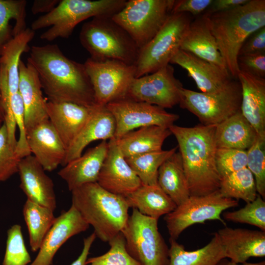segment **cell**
I'll return each instance as SVG.
<instances>
[{
	"label": "cell",
	"instance_id": "7402d4cb",
	"mask_svg": "<svg viewBox=\"0 0 265 265\" xmlns=\"http://www.w3.org/2000/svg\"><path fill=\"white\" fill-rule=\"evenodd\" d=\"M96 106L89 107L71 102L46 101V110L49 120L66 150L83 127Z\"/></svg>",
	"mask_w": 265,
	"mask_h": 265
},
{
	"label": "cell",
	"instance_id": "681fc988",
	"mask_svg": "<svg viewBox=\"0 0 265 265\" xmlns=\"http://www.w3.org/2000/svg\"><path fill=\"white\" fill-rule=\"evenodd\" d=\"M96 238L93 232L83 239V246L81 253L79 257L70 265H86L91 247Z\"/></svg>",
	"mask_w": 265,
	"mask_h": 265
},
{
	"label": "cell",
	"instance_id": "e0dca14e",
	"mask_svg": "<svg viewBox=\"0 0 265 265\" xmlns=\"http://www.w3.org/2000/svg\"><path fill=\"white\" fill-rule=\"evenodd\" d=\"M89 225L72 205L70 209L56 218L44 238L38 253L29 265H51L61 246L70 238L86 231Z\"/></svg>",
	"mask_w": 265,
	"mask_h": 265
},
{
	"label": "cell",
	"instance_id": "f6af8a7d",
	"mask_svg": "<svg viewBox=\"0 0 265 265\" xmlns=\"http://www.w3.org/2000/svg\"><path fill=\"white\" fill-rule=\"evenodd\" d=\"M212 1L213 0H174L172 13H186L199 16Z\"/></svg>",
	"mask_w": 265,
	"mask_h": 265
},
{
	"label": "cell",
	"instance_id": "7bdbcfd3",
	"mask_svg": "<svg viewBox=\"0 0 265 265\" xmlns=\"http://www.w3.org/2000/svg\"><path fill=\"white\" fill-rule=\"evenodd\" d=\"M10 105L19 131V137L17 142L15 151L22 159L31 155V152L27 142L24 106L19 92L12 97Z\"/></svg>",
	"mask_w": 265,
	"mask_h": 265
},
{
	"label": "cell",
	"instance_id": "d6986e66",
	"mask_svg": "<svg viewBox=\"0 0 265 265\" xmlns=\"http://www.w3.org/2000/svg\"><path fill=\"white\" fill-rule=\"evenodd\" d=\"M19 70L18 92L24 106L27 134L36 126L49 120L46 110L47 101L43 97L39 79L34 67L21 60Z\"/></svg>",
	"mask_w": 265,
	"mask_h": 265
},
{
	"label": "cell",
	"instance_id": "d4e9b609",
	"mask_svg": "<svg viewBox=\"0 0 265 265\" xmlns=\"http://www.w3.org/2000/svg\"><path fill=\"white\" fill-rule=\"evenodd\" d=\"M108 143L103 140L80 157L67 163L58 172L67 184L69 190L86 184L96 183L106 157Z\"/></svg>",
	"mask_w": 265,
	"mask_h": 265
},
{
	"label": "cell",
	"instance_id": "277c9868",
	"mask_svg": "<svg viewBox=\"0 0 265 265\" xmlns=\"http://www.w3.org/2000/svg\"><path fill=\"white\" fill-rule=\"evenodd\" d=\"M72 205L94 229L96 237L108 242L125 227L130 208L126 197L112 193L97 182L71 191Z\"/></svg>",
	"mask_w": 265,
	"mask_h": 265
},
{
	"label": "cell",
	"instance_id": "d590c367",
	"mask_svg": "<svg viewBox=\"0 0 265 265\" xmlns=\"http://www.w3.org/2000/svg\"><path fill=\"white\" fill-rule=\"evenodd\" d=\"M178 146L168 150L147 153L125 158L142 184L158 185V170L163 162L175 153Z\"/></svg>",
	"mask_w": 265,
	"mask_h": 265
},
{
	"label": "cell",
	"instance_id": "484cf974",
	"mask_svg": "<svg viewBox=\"0 0 265 265\" xmlns=\"http://www.w3.org/2000/svg\"><path fill=\"white\" fill-rule=\"evenodd\" d=\"M115 122L106 106H96L93 113L72 143L66 150L62 165L80 157L84 148L91 142L114 138Z\"/></svg>",
	"mask_w": 265,
	"mask_h": 265
},
{
	"label": "cell",
	"instance_id": "7c38bea8",
	"mask_svg": "<svg viewBox=\"0 0 265 265\" xmlns=\"http://www.w3.org/2000/svg\"><path fill=\"white\" fill-rule=\"evenodd\" d=\"M90 80L96 104L108 103L126 98L129 88L135 78V68L115 60L88 58L84 63Z\"/></svg>",
	"mask_w": 265,
	"mask_h": 265
},
{
	"label": "cell",
	"instance_id": "e575fe53",
	"mask_svg": "<svg viewBox=\"0 0 265 265\" xmlns=\"http://www.w3.org/2000/svg\"><path fill=\"white\" fill-rule=\"evenodd\" d=\"M218 191L223 197L253 201L258 194L253 174L245 167L220 178Z\"/></svg>",
	"mask_w": 265,
	"mask_h": 265
},
{
	"label": "cell",
	"instance_id": "7a4b0ae2",
	"mask_svg": "<svg viewBox=\"0 0 265 265\" xmlns=\"http://www.w3.org/2000/svg\"><path fill=\"white\" fill-rule=\"evenodd\" d=\"M215 126L199 124L184 127L174 124L169 128L178 142L190 196L205 195L219 189Z\"/></svg>",
	"mask_w": 265,
	"mask_h": 265
},
{
	"label": "cell",
	"instance_id": "f1b7e54d",
	"mask_svg": "<svg viewBox=\"0 0 265 265\" xmlns=\"http://www.w3.org/2000/svg\"><path fill=\"white\" fill-rule=\"evenodd\" d=\"M257 135L256 131L240 110L215 126L217 148L247 150L253 144Z\"/></svg>",
	"mask_w": 265,
	"mask_h": 265
},
{
	"label": "cell",
	"instance_id": "f907efd6",
	"mask_svg": "<svg viewBox=\"0 0 265 265\" xmlns=\"http://www.w3.org/2000/svg\"><path fill=\"white\" fill-rule=\"evenodd\" d=\"M217 265H265V262L264 261L257 263L246 262L243 264H237L227 260V258H225L222 260Z\"/></svg>",
	"mask_w": 265,
	"mask_h": 265
},
{
	"label": "cell",
	"instance_id": "ffe728a7",
	"mask_svg": "<svg viewBox=\"0 0 265 265\" xmlns=\"http://www.w3.org/2000/svg\"><path fill=\"white\" fill-rule=\"evenodd\" d=\"M45 171L33 156L22 158L18 172L20 187L27 200L54 211L56 207L54 184Z\"/></svg>",
	"mask_w": 265,
	"mask_h": 265
},
{
	"label": "cell",
	"instance_id": "bcb514c9",
	"mask_svg": "<svg viewBox=\"0 0 265 265\" xmlns=\"http://www.w3.org/2000/svg\"><path fill=\"white\" fill-rule=\"evenodd\" d=\"M263 52H265V26L254 32L247 37L239 50L238 55Z\"/></svg>",
	"mask_w": 265,
	"mask_h": 265
},
{
	"label": "cell",
	"instance_id": "cb8c5ba5",
	"mask_svg": "<svg viewBox=\"0 0 265 265\" xmlns=\"http://www.w3.org/2000/svg\"><path fill=\"white\" fill-rule=\"evenodd\" d=\"M180 49L227 70L211 30L207 13H203L191 21L184 34Z\"/></svg>",
	"mask_w": 265,
	"mask_h": 265
},
{
	"label": "cell",
	"instance_id": "2e32d148",
	"mask_svg": "<svg viewBox=\"0 0 265 265\" xmlns=\"http://www.w3.org/2000/svg\"><path fill=\"white\" fill-rule=\"evenodd\" d=\"M35 31L26 28L4 45L0 53V92L5 112L10 110L12 97L18 92L19 63L22 54L30 49Z\"/></svg>",
	"mask_w": 265,
	"mask_h": 265
},
{
	"label": "cell",
	"instance_id": "44dd1931",
	"mask_svg": "<svg viewBox=\"0 0 265 265\" xmlns=\"http://www.w3.org/2000/svg\"><path fill=\"white\" fill-rule=\"evenodd\" d=\"M217 233L226 257L243 264L252 257L265 256V231L225 226Z\"/></svg>",
	"mask_w": 265,
	"mask_h": 265
},
{
	"label": "cell",
	"instance_id": "603a6c76",
	"mask_svg": "<svg viewBox=\"0 0 265 265\" xmlns=\"http://www.w3.org/2000/svg\"><path fill=\"white\" fill-rule=\"evenodd\" d=\"M26 138L31 153L45 171H52L62 165L66 149L49 120L30 131Z\"/></svg>",
	"mask_w": 265,
	"mask_h": 265
},
{
	"label": "cell",
	"instance_id": "816d5d0a",
	"mask_svg": "<svg viewBox=\"0 0 265 265\" xmlns=\"http://www.w3.org/2000/svg\"><path fill=\"white\" fill-rule=\"evenodd\" d=\"M5 109L3 100L0 92V129L5 122Z\"/></svg>",
	"mask_w": 265,
	"mask_h": 265
},
{
	"label": "cell",
	"instance_id": "c3c4849f",
	"mask_svg": "<svg viewBox=\"0 0 265 265\" xmlns=\"http://www.w3.org/2000/svg\"><path fill=\"white\" fill-rule=\"evenodd\" d=\"M59 1L58 0H35L33 2L31 11L33 14H47L53 10Z\"/></svg>",
	"mask_w": 265,
	"mask_h": 265
},
{
	"label": "cell",
	"instance_id": "30bf717a",
	"mask_svg": "<svg viewBox=\"0 0 265 265\" xmlns=\"http://www.w3.org/2000/svg\"><path fill=\"white\" fill-rule=\"evenodd\" d=\"M241 103L240 83L232 79L215 92H198L183 88L179 105L196 116L201 124L216 125L240 110Z\"/></svg>",
	"mask_w": 265,
	"mask_h": 265
},
{
	"label": "cell",
	"instance_id": "8fae6325",
	"mask_svg": "<svg viewBox=\"0 0 265 265\" xmlns=\"http://www.w3.org/2000/svg\"><path fill=\"white\" fill-rule=\"evenodd\" d=\"M238 205V200L224 197L218 190L203 196H190L164 215L170 238L177 240L186 228L196 224H204L208 220H218L226 226L221 213Z\"/></svg>",
	"mask_w": 265,
	"mask_h": 265
},
{
	"label": "cell",
	"instance_id": "7dc6e473",
	"mask_svg": "<svg viewBox=\"0 0 265 265\" xmlns=\"http://www.w3.org/2000/svg\"><path fill=\"white\" fill-rule=\"evenodd\" d=\"M249 0H215L205 12L208 14L228 11L246 3Z\"/></svg>",
	"mask_w": 265,
	"mask_h": 265
},
{
	"label": "cell",
	"instance_id": "60d3db41",
	"mask_svg": "<svg viewBox=\"0 0 265 265\" xmlns=\"http://www.w3.org/2000/svg\"><path fill=\"white\" fill-rule=\"evenodd\" d=\"M21 159L9 142L4 123L0 129V183L18 173Z\"/></svg>",
	"mask_w": 265,
	"mask_h": 265
},
{
	"label": "cell",
	"instance_id": "8992f818",
	"mask_svg": "<svg viewBox=\"0 0 265 265\" xmlns=\"http://www.w3.org/2000/svg\"><path fill=\"white\" fill-rule=\"evenodd\" d=\"M82 46L97 60L110 59L134 65L139 49L111 17H96L85 23L80 33Z\"/></svg>",
	"mask_w": 265,
	"mask_h": 265
},
{
	"label": "cell",
	"instance_id": "3957f363",
	"mask_svg": "<svg viewBox=\"0 0 265 265\" xmlns=\"http://www.w3.org/2000/svg\"><path fill=\"white\" fill-rule=\"evenodd\" d=\"M209 22L229 74L238 79L241 47L252 33L265 26V0H249L234 9L209 14Z\"/></svg>",
	"mask_w": 265,
	"mask_h": 265
},
{
	"label": "cell",
	"instance_id": "836d02e7",
	"mask_svg": "<svg viewBox=\"0 0 265 265\" xmlns=\"http://www.w3.org/2000/svg\"><path fill=\"white\" fill-rule=\"evenodd\" d=\"M25 0H0V53L5 44L26 28Z\"/></svg>",
	"mask_w": 265,
	"mask_h": 265
},
{
	"label": "cell",
	"instance_id": "5b68a950",
	"mask_svg": "<svg viewBox=\"0 0 265 265\" xmlns=\"http://www.w3.org/2000/svg\"><path fill=\"white\" fill-rule=\"evenodd\" d=\"M125 0H61L51 12L34 21V31L50 26L40 38L52 41L68 38L79 23L89 18L112 17L124 6Z\"/></svg>",
	"mask_w": 265,
	"mask_h": 265
},
{
	"label": "cell",
	"instance_id": "ee69618b",
	"mask_svg": "<svg viewBox=\"0 0 265 265\" xmlns=\"http://www.w3.org/2000/svg\"><path fill=\"white\" fill-rule=\"evenodd\" d=\"M237 63L239 71L265 79V52L238 55Z\"/></svg>",
	"mask_w": 265,
	"mask_h": 265
},
{
	"label": "cell",
	"instance_id": "f35d334b",
	"mask_svg": "<svg viewBox=\"0 0 265 265\" xmlns=\"http://www.w3.org/2000/svg\"><path fill=\"white\" fill-rule=\"evenodd\" d=\"M224 220L247 224L265 231V201L259 194L253 201L246 203L243 208L223 213Z\"/></svg>",
	"mask_w": 265,
	"mask_h": 265
},
{
	"label": "cell",
	"instance_id": "ac0fdd59",
	"mask_svg": "<svg viewBox=\"0 0 265 265\" xmlns=\"http://www.w3.org/2000/svg\"><path fill=\"white\" fill-rule=\"evenodd\" d=\"M170 63L177 64L186 70L201 92L219 91L234 79L227 69L181 49L176 52Z\"/></svg>",
	"mask_w": 265,
	"mask_h": 265
},
{
	"label": "cell",
	"instance_id": "1f68e13d",
	"mask_svg": "<svg viewBox=\"0 0 265 265\" xmlns=\"http://www.w3.org/2000/svg\"><path fill=\"white\" fill-rule=\"evenodd\" d=\"M158 185L177 206L190 196L179 152H175L161 165L158 170Z\"/></svg>",
	"mask_w": 265,
	"mask_h": 265
},
{
	"label": "cell",
	"instance_id": "d6a6232c",
	"mask_svg": "<svg viewBox=\"0 0 265 265\" xmlns=\"http://www.w3.org/2000/svg\"><path fill=\"white\" fill-rule=\"evenodd\" d=\"M23 213L26 224L32 252L38 251L56 218L50 209L26 200Z\"/></svg>",
	"mask_w": 265,
	"mask_h": 265
},
{
	"label": "cell",
	"instance_id": "4316f807",
	"mask_svg": "<svg viewBox=\"0 0 265 265\" xmlns=\"http://www.w3.org/2000/svg\"><path fill=\"white\" fill-rule=\"evenodd\" d=\"M240 111L259 135H265V79L239 71Z\"/></svg>",
	"mask_w": 265,
	"mask_h": 265
},
{
	"label": "cell",
	"instance_id": "52a82bcc",
	"mask_svg": "<svg viewBox=\"0 0 265 265\" xmlns=\"http://www.w3.org/2000/svg\"><path fill=\"white\" fill-rule=\"evenodd\" d=\"M174 0H130L111 18L139 50L158 32L172 14Z\"/></svg>",
	"mask_w": 265,
	"mask_h": 265
},
{
	"label": "cell",
	"instance_id": "74e56055",
	"mask_svg": "<svg viewBox=\"0 0 265 265\" xmlns=\"http://www.w3.org/2000/svg\"><path fill=\"white\" fill-rule=\"evenodd\" d=\"M247 167L254 178L257 193L265 199V135L257 134L255 141L246 150Z\"/></svg>",
	"mask_w": 265,
	"mask_h": 265
},
{
	"label": "cell",
	"instance_id": "5bb4252c",
	"mask_svg": "<svg viewBox=\"0 0 265 265\" xmlns=\"http://www.w3.org/2000/svg\"><path fill=\"white\" fill-rule=\"evenodd\" d=\"M183 88L175 77L174 68L169 64L153 73L134 78L126 98L164 109L172 108L179 104Z\"/></svg>",
	"mask_w": 265,
	"mask_h": 265
},
{
	"label": "cell",
	"instance_id": "4dcf8cb0",
	"mask_svg": "<svg viewBox=\"0 0 265 265\" xmlns=\"http://www.w3.org/2000/svg\"><path fill=\"white\" fill-rule=\"evenodd\" d=\"M126 198L130 208L136 209L141 214L158 220L177 207L158 185L142 184Z\"/></svg>",
	"mask_w": 265,
	"mask_h": 265
},
{
	"label": "cell",
	"instance_id": "83f0119b",
	"mask_svg": "<svg viewBox=\"0 0 265 265\" xmlns=\"http://www.w3.org/2000/svg\"><path fill=\"white\" fill-rule=\"evenodd\" d=\"M171 134L168 128L151 126L129 132L115 140L124 157L127 158L161 150L164 141Z\"/></svg>",
	"mask_w": 265,
	"mask_h": 265
},
{
	"label": "cell",
	"instance_id": "9c48e42d",
	"mask_svg": "<svg viewBox=\"0 0 265 265\" xmlns=\"http://www.w3.org/2000/svg\"><path fill=\"white\" fill-rule=\"evenodd\" d=\"M122 233L128 253L142 265H169V247L159 231L158 220L133 208Z\"/></svg>",
	"mask_w": 265,
	"mask_h": 265
},
{
	"label": "cell",
	"instance_id": "4fadbf2b",
	"mask_svg": "<svg viewBox=\"0 0 265 265\" xmlns=\"http://www.w3.org/2000/svg\"><path fill=\"white\" fill-rule=\"evenodd\" d=\"M115 122L114 139H117L135 129L157 126L169 128L179 115L148 103L125 98L106 106Z\"/></svg>",
	"mask_w": 265,
	"mask_h": 265
},
{
	"label": "cell",
	"instance_id": "6da1fadb",
	"mask_svg": "<svg viewBox=\"0 0 265 265\" xmlns=\"http://www.w3.org/2000/svg\"><path fill=\"white\" fill-rule=\"evenodd\" d=\"M27 62L36 70L48 101L97 106L84 64L64 54L56 44L32 46Z\"/></svg>",
	"mask_w": 265,
	"mask_h": 265
},
{
	"label": "cell",
	"instance_id": "8d00e7d4",
	"mask_svg": "<svg viewBox=\"0 0 265 265\" xmlns=\"http://www.w3.org/2000/svg\"><path fill=\"white\" fill-rule=\"evenodd\" d=\"M108 242V251L100 256L87 258L86 265H142L128 253L122 232Z\"/></svg>",
	"mask_w": 265,
	"mask_h": 265
},
{
	"label": "cell",
	"instance_id": "f546056e",
	"mask_svg": "<svg viewBox=\"0 0 265 265\" xmlns=\"http://www.w3.org/2000/svg\"><path fill=\"white\" fill-rule=\"evenodd\" d=\"M168 265H217L226 258L224 249L217 232L203 247L188 251L176 239L169 238Z\"/></svg>",
	"mask_w": 265,
	"mask_h": 265
},
{
	"label": "cell",
	"instance_id": "b9f144b4",
	"mask_svg": "<svg viewBox=\"0 0 265 265\" xmlns=\"http://www.w3.org/2000/svg\"><path fill=\"white\" fill-rule=\"evenodd\" d=\"M216 166L220 178L247 167L246 150L217 148Z\"/></svg>",
	"mask_w": 265,
	"mask_h": 265
},
{
	"label": "cell",
	"instance_id": "9a60e30c",
	"mask_svg": "<svg viewBox=\"0 0 265 265\" xmlns=\"http://www.w3.org/2000/svg\"><path fill=\"white\" fill-rule=\"evenodd\" d=\"M108 143L107 152L97 183L106 190L126 197L142 183L127 162L115 139L109 140Z\"/></svg>",
	"mask_w": 265,
	"mask_h": 265
},
{
	"label": "cell",
	"instance_id": "ab89813d",
	"mask_svg": "<svg viewBox=\"0 0 265 265\" xmlns=\"http://www.w3.org/2000/svg\"><path fill=\"white\" fill-rule=\"evenodd\" d=\"M5 252L2 265H28L31 258L25 245L21 227L12 226L7 232Z\"/></svg>",
	"mask_w": 265,
	"mask_h": 265
},
{
	"label": "cell",
	"instance_id": "ba28073f",
	"mask_svg": "<svg viewBox=\"0 0 265 265\" xmlns=\"http://www.w3.org/2000/svg\"><path fill=\"white\" fill-rule=\"evenodd\" d=\"M192 21L189 14L172 13L155 35L139 50L135 68V78L153 73L170 63L180 49L184 34Z\"/></svg>",
	"mask_w": 265,
	"mask_h": 265
}]
</instances>
